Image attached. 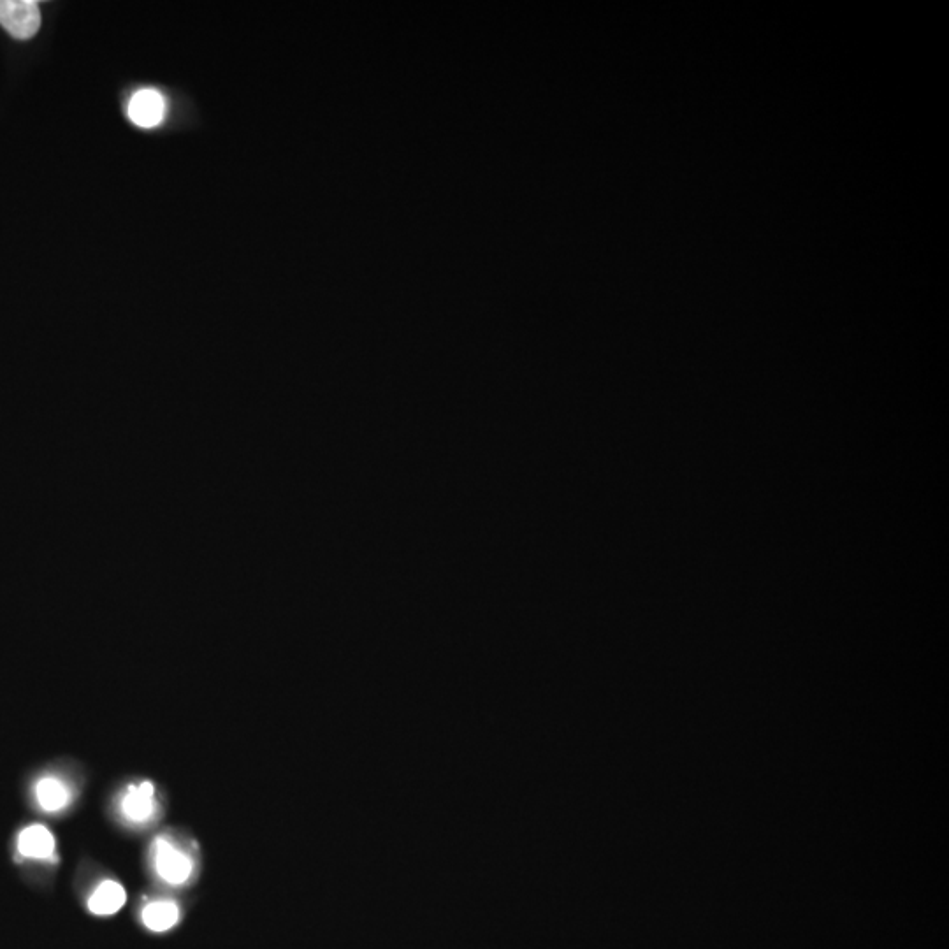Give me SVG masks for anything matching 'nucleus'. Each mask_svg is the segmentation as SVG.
<instances>
[{
	"mask_svg": "<svg viewBox=\"0 0 949 949\" xmlns=\"http://www.w3.org/2000/svg\"><path fill=\"white\" fill-rule=\"evenodd\" d=\"M166 115V101L157 90H139L129 102V118L132 124L153 129L162 124Z\"/></svg>",
	"mask_w": 949,
	"mask_h": 949,
	"instance_id": "3",
	"label": "nucleus"
},
{
	"mask_svg": "<svg viewBox=\"0 0 949 949\" xmlns=\"http://www.w3.org/2000/svg\"><path fill=\"white\" fill-rule=\"evenodd\" d=\"M153 863L157 874L169 884H183L192 874L189 856L183 855L166 839H157L153 844Z\"/></svg>",
	"mask_w": 949,
	"mask_h": 949,
	"instance_id": "2",
	"label": "nucleus"
},
{
	"mask_svg": "<svg viewBox=\"0 0 949 949\" xmlns=\"http://www.w3.org/2000/svg\"><path fill=\"white\" fill-rule=\"evenodd\" d=\"M127 900L124 886L116 881H104L90 897L88 907L97 916H111L124 907Z\"/></svg>",
	"mask_w": 949,
	"mask_h": 949,
	"instance_id": "5",
	"label": "nucleus"
},
{
	"mask_svg": "<svg viewBox=\"0 0 949 949\" xmlns=\"http://www.w3.org/2000/svg\"><path fill=\"white\" fill-rule=\"evenodd\" d=\"M18 849L27 858H50L55 849V839L48 828L41 825L25 828L18 837Z\"/></svg>",
	"mask_w": 949,
	"mask_h": 949,
	"instance_id": "4",
	"label": "nucleus"
},
{
	"mask_svg": "<svg viewBox=\"0 0 949 949\" xmlns=\"http://www.w3.org/2000/svg\"><path fill=\"white\" fill-rule=\"evenodd\" d=\"M36 793L39 805L43 807L44 811H60V809H64V807L69 804V800H71V795H69L66 784L62 783V781H58L55 777H44V779H41V781L37 783Z\"/></svg>",
	"mask_w": 949,
	"mask_h": 949,
	"instance_id": "8",
	"label": "nucleus"
},
{
	"mask_svg": "<svg viewBox=\"0 0 949 949\" xmlns=\"http://www.w3.org/2000/svg\"><path fill=\"white\" fill-rule=\"evenodd\" d=\"M0 25L15 39H30L41 27V11L32 0H0Z\"/></svg>",
	"mask_w": 949,
	"mask_h": 949,
	"instance_id": "1",
	"label": "nucleus"
},
{
	"mask_svg": "<svg viewBox=\"0 0 949 949\" xmlns=\"http://www.w3.org/2000/svg\"><path fill=\"white\" fill-rule=\"evenodd\" d=\"M122 811L125 818L131 819L134 823H143L152 816L153 812V786L150 783H143L141 786H132L129 795L122 802Z\"/></svg>",
	"mask_w": 949,
	"mask_h": 949,
	"instance_id": "6",
	"label": "nucleus"
},
{
	"mask_svg": "<svg viewBox=\"0 0 949 949\" xmlns=\"http://www.w3.org/2000/svg\"><path fill=\"white\" fill-rule=\"evenodd\" d=\"M143 923L148 930L152 932H167L180 921V909L169 900H160L152 902L143 909Z\"/></svg>",
	"mask_w": 949,
	"mask_h": 949,
	"instance_id": "7",
	"label": "nucleus"
}]
</instances>
